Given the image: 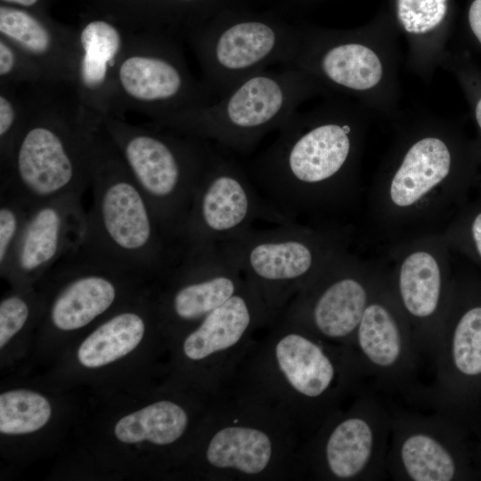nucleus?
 Masks as SVG:
<instances>
[{"mask_svg":"<svg viewBox=\"0 0 481 481\" xmlns=\"http://www.w3.org/2000/svg\"><path fill=\"white\" fill-rule=\"evenodd\" d=\"M338 112L296 110L247 171L265 200L290 221L330 225L356 193V135Z\"/></svg>","mask_w":481,"mask_h":481,"instance_id":"f257e3e1","label":"nucleus"},{"mask_svg":"<svg viewBox=\"0 0 481 481\" xmlns=\"http://www.w3.org/2000/svg\"><path fill=\"white\" fill-rule=\"evenodd\" d=\"M85 235L77 250L151 281L180 258L164 237L150 203L98 118L92 133Z\"/></svg>","mask_w":481,"mask_h":481,"instance_id":"f03ea898","label":"nucleus"},{"mask_svg":"<svg viewBox=\"0 0 481 481\" xmlns=\"http://www.w3.org/2000/svg\"><path fill=\"white\" fill-rule=\"evenodd\" d=\"M21 122L1 183L11 185L32 207L90 186L92 133L98 114L77 98L64 105L36 94L21 104Z\"/></svg>","mask_w":481,"mask_h":481,"instance_id":"7ed1b4c3","label":"nucleus"},{"mask_svg":"<svg viewBox=\"0 0 481 481\" xmlns=\"http://www.w3.org/2000/svg\"><path fill=\"white\" fill-rule=\"evenodd\" d=\"M314 86L306 71L278 66L246 78L210 104L152 120L151 125L245 155L277 132Z\"/></svg>","mask_w":481,"mask_h":481,"instance_id":"20e7f679","label":"nucleus"},{"mask_svg":"<svg viewBox=\"0 0 481 481\" xmlns=\"http://www.w3.org/2000/svg\"><path fill=\"white\" fill-rule=\"evenodd\" d=\"M102 126L139 185L167 240L178 241L216 145L156 127L102 116Z\"/></svg>","mask_w":481,"mask_h":481,"instance_id":"39448f33","label":"nucleus"},{"mask_svg":"<svg viewBox=\"0 0 481 481\" xmlns=\"http://www.w3.org/2000/svg\"><path fill=\"white\" fill-rule=\"evenodd\" d=\"M347 244L345 228L288 222L254 227L220 246L248 283L275 302L289 290H303L348 251Z\"/></svg>","mask_w":481,"mask_h":481,"instance_id":"423d86ee","label":"nucleus"},{"mask_svg":"<svg viewBox=\"0 0 481 481\" xmlns=\"http://www.w3.org/2000/svg\"><path fill=\"white\" fill-rule=\"evenodd\" d=\"M301 30L276 18L232 8L187 33L200 79L217 98L263 70L291 65Z\"/></svg>","mask_w":481,"mask_h":481,"instance_id":"0eeeda50","label":"nucleus"},{"mask_svg":"<svg viewBox=\"0 0 481 481\" xmlns=\"http://www.w3.org/2000/svg\"><path fill=\"white\" fill-rule=\"evenodd\" d=\"M152 283L137 273L77 249L35 284L44 297L37 330L51 338L81 335L147 293Z\"/></svg>","mask_w":481,"mask_h":481,"instance_id":"6e6552de","label":"nucleus"},{"mask_svg":"<svg viewBox=\"0 0 481 481\" xmlns=\"http://www.w3.org/2000/svg\"><path fill=\"white\" fill-rule=\"evenodd\" d=\"M218 98L190 70L174 38L152 31L127 38L116 69L112 116L134 108L151 120L200 108Z\"/></svg>","mask_w":481,"mask_h":481,"instance_id":"1a4fd4ad","label":"nucleus"},{"mask_svg":"<svg viewBox=\"0 0 481 481\" xmlns=\"http://www.w3.org/2000/svg\"><path fill=\"white\" fill-rule=\"evenodd\" d=\"M452 167L450 148L441 137L414 141L372 192L371 211L384 233L401 240L441 232L436 225Z\"/></svg>","mask_w":481,"mask_h":481,"instance_id":"9d476101","label":"nucleus"},{"mask_svg":"<svg viewBox=\"0 0 481 481\" xmlns=\"http://www.w3.org/2000/svg\"><path fill=\"white\" fill-rule=\"evenodd\" d=\"M257 221L295 222L272 207L247 169L216 146L179 238L180 253L234 240L254 228Z\"/></svg>","mask_w":481,"mask_h":481,"instance_id":"9b49d317","label":"nucleus"},{"mask_svg":"<svg viewBox=\"0 0 481 481\" xmlns=\"http://www.w3.org/2000/svg\"><path fill=\"white\" fill-rule=\"evenodd\" d=\"M392 414L386 471L395 480L461 481L478 479L476 454L469 439L473 428L436 410L424 416Z\"/></svg>","mask_w":481,"mask_h":481,"instance_id":"f8f14e48","label":"nucleus"},{"mask_svg":"<svg viewBox=\"0 0 481 481\" xmlns=\"http://www.w3.org/2000/svg\"><path fill=\"white\" fill-rule=\"evenodd\" d=\"M387 271L395 297L407 318L420 355L433 359L452 299L442 232L401 240Z\"/></svg>","mask_w":481,"mask_h":481,"instance_id":"ddd939ff","label":"nucleus"},{"mask_svg":"<svg viewBox=\"0 0 481 481\" xmlns=\"http://www.w3.org/2000/svg\"><path fill=\"white\" fill-rule=\"evenodd\" d=\"M432 360L430 404L476 429L481 409V300L464 297L454 285Z\"/></svg>","mask_w":481,"mask_h":481,"instance_id":"4468645a","label":"nucleus"},{"mask_svg":"<svg viewBox=\"0 0 481 481\" xmlns=\"http://www.w3.org/2000/svg\"><path fill=\"white\" fill-rule=\"evenodd\" d=\"M238 265L215 245L185 251L151 288L159 326L190 327L245 284Z\"/></svg>","mask_w":481,"mask_h":481,"instance_id":"2eb2a0df","label":"nucleus"},{"mask_svg":"<svg viewBox=\"0 0 481 481\" xmlns=\"http://www.w3.org/2000/svg\"><path fill=\"white\" fill-rule=\"evenodd\" d=\"M351 346L362 371L372 378L379 387L403 391L411 386L420 355L386 270L363 312Z\"/></svg>","mask_w":481,"mask_h":481,"instance_id":"dca6fc26","label":"nucleus"},{"mask_svg":"<svg viewBox=\"0 0 481 481\" xmlns=\"http://www.w3.org/2000/svg\"><path fill=\"white\" fill-rule=\"evenodd\" d=\"M384 272L346 251L301 290L294 315L317 335L351 345Z\"/></svg>","mask_w":481,"mask_h":481,"instance_id":"f3484780","label":"nucleus"},{"mask_svg":"<svg viewBox=\"0 0 481 481\" xmlns=\"http://www.w3.org/2000/svg\"><path fill=\"white\" fill-rule=\"evenodd\" d=\"M83 195L68 194L32 206L12 256L1 277L12 287H32L61 259L81 245L86 211Z\"/></svg>","mask_w":481,"mask_h":481,"instance_id":"a211bd4d","label":"nucleus"},{"mask_svg":"<svg viewBox=\"0 0 481 481\" xmlns=\"http://www.w3.org/2000/svg\"><path fill=\"white\" fill-rule=\"evenodd\" d=\"M391 420V412L375 394H363L324 439L325 471L340 480L372 481L387 477Z\"/></svg>","mask_w":481,"mask_h":481,"instance_id":"6ab92c4d","label":"nucleus"},{"mask_svg":"<svg viewBox=\"0 0 481 481\" xmlns=\"http://www.w3.org/2000/svg\"><path fill=\"white\" fill-rule=\"evenodd\" d=\"M158 326L151 288L85 332L73 353L76 366L91 373L109 370L136 354Z\"/></svg>","mask_w":481,"mask_h":481,"instance_id":"aec40b11","label":"nucleus"},{"mask_svg":"<svg viewBox=\"0 0 481 481\" xmlns=\"http://www.w3.org/2000/svg\"><path fill=\"white\" fill-rule=\"evenodd\" d=\"M126 39L105 20H90L77 37L75 93L86 108L101 116L114 113L116 69Z\"/></svg>","mask_w":481,"mask_h":481,"instance_id":"412c9836","label":"nucleus"},{"mask_svg":"<svg viewBox=\"0 0 481 481\" xmlns=\"http://www.w3.org/2000/svg\"><path fill=\"white\" fill-rule=\"evenodd\" d=\"M1 37L25 58L43 84L72 83L77 61V37H58L29 12L1 5Z\"/></svg>","mask_w":481,"mask_h":481,"instance_id":"4be33fe9","label":"nucleus"},{"mask_svg":"<svg viewBox=\"0 0 481 481\" xmlns=\"http://www.w3.org/2000/svg\"><path fill=\"white\" fill-rule=\"evenodd\" d=\"M258 295L246 281L236 294L189 331L182 345L183 355L199 362L235 345L256 318Z\"/></svg>","mask_w":481,"mask_h":481,"instance_id":"5701e85b","label":"nucleus"},{"mask_svg":"<svg viewBox=\"0 0 481 481\" xmlns=\"http://www.w3.org/2000/svg\"><path fill=\"white\" fill-rule=\"evenodd\" d=\"M189 415L179 404L157 400L119 415L110 428V439L123 449L162 447L177 442L189 425Z\"/></svg>","mask_w":481,"mask_h":481,"instance_id":"b1692460","label":"nucleus"},{"mask_svg":"<svg viewBox=\"0 0 481 481\" xmlns=\"http://www.w3.org/2000/svg\"><path fill=\"white\" fill-rule=\"evenodd\" d=\"M277 364L291 387L305 398L320 400L334 387L338 369L319 343L298 332L282 337L276 345Z\"/></svg>","mask_w":481,"mask_h":481,"instance_id":"393cba45","label":"nucleus"},{"mask_svg":"<svg viewBox=\"0 0 481 481\" xmlns=\"http://www.w3.org/2000/svg\"><path fill=\"white\" fill-rule=\"evenodd\" d=\"M272 452L271 440L265 432L232 426L214 435L207 447L206 458L213 467L255 475L267 467Z\"/></svg>","mask_w":481,"mask_h":481,"instance_id":"a878e982","label":"nucleus"},{"mask_svg":"<svg viewBox=\"0 0 481 481\" xmlns=\"http://www.w3.org/2000/svg\"><path fill=\"white\" fill-rule=\"evenodd\" d=\"M54 417L53 401L39 390L17 387L0 394V435L4 439L39 435Z\"/></svg>","mask_w":481,"mask_h":481,"instance_id":"bb28decb","label":"nucleus"},{"mask_svg":"<svg viewBox=\"0 0 481 481\" xmlns=\"http://www.w3.org/2000/svg\"><path fill=\"white\" fill-rule=\"evenodd\" d=\"M44 310V297L37 286L12 287L0 301L1 353L37 328Z\"/></svg>","mask_w":481,"mask_h":481,"instance_id":"cd10ccee","label":"nucleus"},{"mask_svg":"<svg viewBox=\"0 0 481 481\" xmlns=\"http://www.w3.org/2000/svg\"><path fill=\"white\" fill-rule=\"evenodd\" d=\"M31 206L11 185L0 184V274L16 248L28 221Z\"/></svg>","mask_w":481,"mask_h":481,"instance_id":"c85d7f7f","label":"nucleus"},{"mask_svg":"<svg viewBox=\"0 0 481 481\" xmlns=\"http://www.w3.org/2000/svg\"><path fill=\"white\" fill-rule=\"evenodd\" d=\"M447 11V0H397V16L403 28L424 34L436 28Z\"/></svg>","mask_w":481,"mask_h":481,"instance_id":"c756f323","label":"nucleus"},{"mask_svg":"<svg viewBox=\"0 0 481 481\" xmlns=\"http://www.w3.org/2000/svg\"><path fill=\"white\" fill-rule=\"evenodd\" d=\"M21 104L5 88L0 94V154L1 166L11 155L13 142L21 122Z\"/></svg>","mask_w":481,"mask_h":481,"instance_id":"7c9ffc66","label":"nucleus"},{"mask_svg":"<svg viewBox=\"0 0 481 481\" xmlns=\"http://www.w3.org/2000/svg\"><path fill=\"white\" fill-rule=\"evenodd\" d=\"M469 21L474 35L481 44V0H475L469 11Z\"/></svg>","mask_w":481,"mask_h":481,"instance_id":"2f4dec72","label":"nucleus"},{"mask_svg":"<svg viewBox=\"0 0 481 481\" xmlns=\"http://www.w3.org/2000/svg\"><path fill=\"white\" fill-rule=\"evenodd\" d=\"M470 233L477 252L481 257V212L474 218L470 226Z\"/></svg>","mask_w":481,"mask_h":481,"instance_id":"473e14b6","label":"nucleus"},{"mask_svg":"<svg viewBox=\"0 0 481 481\" xmlns=\"http://www.w3.org/2000/svg\"><path fill=\"white\" fill-rule=\"evenodd\" d=\"M4 3L13 4L23 7H29L36 4L39 0H2Z\"/></svg>","mask_w":481,"mask_h":481,"instance_id":"72a5a7b5","label":"nucleus"},{"mask_svg":"<svg viewBox=\"0 0 481 481\" xmlns=\"http://www.w3.org/2000/svg\"><path fill=\"white\" fill-rule=\"evenodd\" d=\"M476 465L479 478L481 477V443L478 444L476 454Z\"/></svg>","mask_w":481,"mask_h":481,"instance_id":"f704fd0d","label":"nucleus"},{"mask_svg":"<svg viewBox=\"0 0 481 481\" xmlns=\"http://www.w3.org/2000/svg\"><path fill=\"white\" fill-rule=\"evenodd\" d=\"M476 118L479 127L481 128V98L477 102L476 106Z\"/></svg>","mask_w":481,"mask_h":481,"instance_id":"c9c22d12","label":"nucleus"}]
</instances>
